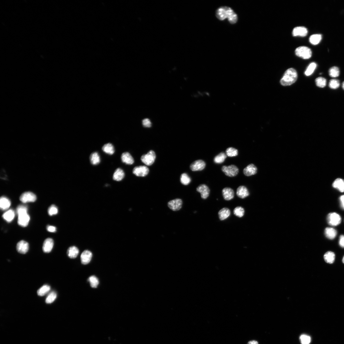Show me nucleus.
<instances>
[{
	"label": "nucleus",
	"instance_id": "1",
	"mask_svg": "<svg viewBox=\"0 0 344 344\" xmlns=\"http://www.w3.org/2000/svg\"><path fill=\"white\" fill-rule=\"evenodd\" d=\"M216 15L218 20L223 21L228 18L229 23L234 24L237 23L238 20V15L230 7L221 6L216 10Z\"/></svg>",
	"mask_w": 344,
	"mask_h": 344
},
{
	"label": "nucleus",
	"instance_id": "2",
	"mask_svg": "<svg viewBox=\"0 0 344 344\" xmlns=\"http://www.w3.org/2000/svg\"><path fill=\"white\" fill-rule=\"evenodd\" d=\"M298 78L297 73L293 68L287 69L284 72L280 83L282 86H289L294 83Z\"/></svg>",
	"mask_w": 344,
	"mask_h": 344
},
{
	"label": "nucleus",
	"instance_id": "3",
	"mask_svg": "<svg viewBox=\"0 0 344 344\" xmlns=\"http://www.w3.org/2000/svg\"><path fill=\"white\" fill-rule=\"evenodd\" d=\"M295 54L297 56L304 60H308L311 57L312 52L309 48L305 46L298 47L295 50Z\"/></svg>",
	"mask_w": 344,
	"mask_h": 344
},
{
	"label": "nucleus",
	"instance_id": "4",
	"mask_svg": "<svg viewBox=\"0 0 344 344\" xmlns=\"http://www.w3.org/2000/svg\"><path fill=\"white\" fill-rule=\"evenodd\" d=\"M221 170L226 175L231 177L236 176L239 172V169L234 165L223 166L222 167Z\"/></svg>",
	"mask_w": 344,
	"mask_h": 344
},
{
	"label": "nucleus",
	"instance_id": "5",
	"mask_svg": "<svg viewBox=\"0 0 344 344\" xmlns=\"http://www.w3.org/2000/svg\"><path fill=\"white\" fill-rule=\"evenodd\" d=\"M156 158V155L152 150L150 151L147 154L143 155L141 157V160L143 163L147 165H152Z\"/></svg>",
	"mask_w": 344,
	"mask_h": 344
},
{
	"label": "nucleus",
	"instance_id": "6",
	"mask_svg": "<svg viewBox=\"0 0 344 344\" xmlns=\"http://www.w3.org/2000/svg\"><path fill=\"white\" fill-rule=\"evenodd\" d=\"M327 220L329 225L332 226H337L341 223V218L337 213H332L328 214Z\"/></svg>",
	"mask_w": 344,
	"mask_h": 344
},
{
	"label": "nucleus",
	"instance_id": "7",
	"mask_svg": "<svg viewBox=\"0 0 344 344\" xmlns=\"http://www.w3.org/2000/svg\"><path fill=\"white\" fill-rule=\"evenodd\" d=\"M149 172V170L147 166H140L135 167L133 170V172L135 175L138 177H144L147 176Z\"/></svg>",
	"mask_w": 344,
	"mask_h": 344
},
{
	"label": "nucleus",
	"instance_id": "8",
	"mask_svg": "<svg viewBox=\"0 0 344 344\" xmlns=\"http://www.w3.org/2000/svg\"><path fill=\"white\" fill-rule=\"evenodd\" d=\"M18 223L20 226L26 227L28 225L30 220V217L27 212L20 213L18 214Z\"/></svg>",
	"mask_w": 344,
	"mask_h": 344
},
{
	"label": "nucleus",
	"instance_id": "9",
	"mask_svg": "<svg viewBox=\"0 0 344 344\" xmlns=\"http://www.w3.org/2000/svg\"><path fill=\"white\" fill-rule=\"evenodd\" d=\"M35 194L31 192H26L22 194L20 198V200L23 203L34 202L36 200Z\"/></svg>",
	"mask_w": 344,
	"mask_h": 344
},
{
	"label": "nucleus",
	"instance_id": "10",
	"mask_svg": "<svg viewBox=\"0 0 344 344\" xmlns=\"http://www.w3.org/2000/svg\"><path fill=\"white\" fill-rule=\"evenodd\" d=\"M206 166L205 162L202 160H196L193 162L190 166L192 171H201L204 169Z\"/></svg>",
	"mask_w": 344,
	"mask_h": 344
},
{
	"label": "nucleus",
	"instance_id": "11",
	"mask_svg": "<svg viewBox=\"0 0 344 344\" xmlns=\"http://www.w3.org/2000/svg\"><path fill=\"white\" fill-rule=\"evenodd\" d=\"M183 202L182 200L177 199L170 201L168 204L169 208L173 211H177L182 208Z\"/></svg>",
	"mask_w": 344,
	"mask_h": 344
},
{
	"label": "nucleus",
	"instance_id": "12",
	"mask_svg": "<svg viewBox=\"0 0 344 344\" xmlns=\"http://www.w3.org/2000/svg\"><path fill=\"white\" fill-rule=\"evenodd\" d=\"M197 191L200 193L201 198L206 199L209 197L210 190L208 186L205 184L200 185L196 189Z\"/></svg>",
	"mask_w": 344,
	"mask_h": 344
},
{
	"label": "nucleus",
	"instance_id": "13",
	"mask_svg": "<svg viewBox=\"0 0 344 344\" xmlns=\"http://www.w3.org/2000/svg\"><path fill=\"white\" fill-rule=\"evenodd\" d=\"M308 30L306 27L299 26L295 27L293 29L292 34L294 36L304 37L307 35Z\"/></svg>",
	"mask_w": 344,
	"mask_h": 344
},
{
	"label": "nucleus",
	"instance_id": "14",
	"mask_svg": "<svg viewBox=\"0 0 344 344\" xmlns=\"http://www.w3.org/2000/svg\"><path fill=\"white\" fill-rule=\"evenodd\" d=\"M92 255L90 251L85 250L81 255V261L83 265H86L89 263L92 257Z\"/></svg>",
	"mask_w": 344,
	"mask_h": 344
},
{
	"label": "nucleus",
	"instance_id": "15",
	"mask_svg": "<svg viewBox=\"0 0 344 344\" xmlns=\"http://www.w3.org/2000/svg\"><path fill=\"white\" fill-rule=\"evenodd\" d=\"M222 194L224 199L227 201L231 200L234 197V192L231 188H224L222 190Z\"/></svg>",
	"mask_w": 344,
	"mask_h": 344
},
{
	"label": "nucleus",
	"instance_id": "16",
	"mask_svg": "<svg viewBox=\"0 0 344 344\" xmlns=\"http://www.w3.org/2000/svg\"><path fill=\"white\" fill-rule=\"evenodd\" d=\"M16 249L18 253L22 254H25L28 250V243L22 240L17 243Z\"/></svg>",
	"mask_w": 344,
	"mask_h": 344
},
{
	"label": "nucleus",
	"instance_id": "17",
	"mask_svg": "<svg viewBox=\"0 0 344 344\" xmlns=\"http://www.w3.org/2000/svg\"><path fill=\"white\" fill-rule=\"evenodd\" d=\"M257 172V168L256 166L253 164L248 165L243 169L244 174L247 176H250L256 174Z\"/></svg>",
	"mask_w": 344,
	"mask_h": 344
},
{
	"label": "nucleus",
	"instance_id": "18",
	"mask_svg": "<svg viewBox=\"0 0 344 344\" xmlns=\"http://www.w3.org/2000/svg\"><path fill=\"white\" fill-rule=\"evenodd\" d=\"M236 195L239 198L243 199L248 196L250 193L246 187L240 186L237 189Z\"/></svg>",
	"mask_w": 344,
	"mask_h": 344
},
{
	"label": "nucleus",
	"instance_id": "19",
	"mask_svg": "<svg viewBox=\"0 0 344 344\" xmlns=\"http://www.w3.org/2000/svg\"><path fill=\"white\" fill-rule=\"evenodd\" d=\"M54 241L52 239L48 238L44 241L43 247V250L44 253H49L53 248Z\"/></svg>",
	"mask_w": 344,
	"mask_h": 344
},
{
	"label": "nucleus",
	"instance_id": "20",
	"mask_svg": "<svg viewBox=\"0 0 344 344\" xmlns=\"http://www.w3.org/2000/svg\"><path fill=\"white\" fill-rule=\"evenodd\" d=\"M121 160L124 163L128 165H131L134 163V158L128 152H125L122 154Z\"/></svg>",
	"mask_w": 344,
	"mask_h": 344
},
{
	"label": "nucleus",
	"instance_id": "21",
	"mask_svg": "<svg viewBox=\"0 0 344 344\" xmlns=\"http://www.w3.org/2000/svg\"><path fill=\"white\" fill-rule=\"evenodd\" d=\"M218 214L220 220L223 221L227 219L230 216L231 211L229 209L224 208L219 211Z\"/></svg>",
	"mask_w": 344,
	"mask_h": 344
},
{
	"label": "nucleus",
	"instance_id": "22",
	"mask_svg": "<svg viewBox=\"0 0 344 344\" xmlns=\"http://www.w3.org/2000/svg\"><path fill=\"white\" fill-rule=\"evenodd\" d=\"M324 233L325 236L329 239L331 240L334 239L337 235V231L334 228H327L325 229Z\"/></svg>",
	"mask_w": 344,
	"mask_h": 344
},
{
	"label": "nucleus",
	"instance_id": "23",
	"mask_svg": "<svg viewBox=\"0 0 344 344\" xmlns=\"http://www.w3.org/2000/svg\"><path fill=\"white\" fill-rule=\"evenodd\" d=\"M333 187L340 192H344V180L341 179H336L332 184Z\"/></svg>",
	"mask_w": 344,
	"mask_h": 344
},
{
	"label": "nucleus",
	"instance_id": "24",
	"mask_svg": "<svg viewBox=\"0 0 344 344\" xmlns=\"http://www.w3.org/2000/svg\"><path fill=\"white\" fill-rule=\"evenodd\" d=\"M11 205V202L6 197L2 196L0 199V207L2 210L8 209Z\"/></svg>",
	"mask_w": 344,
	"mask_h": 344
},
{
	"label": "nucleus",
	"instance_id": "25",
	"mask_svg": "<svg viewBox=\"0 0 344 344\" xmlns=\"http://www.w3.org/2000/svg\"><path fill=\"white\" fill-rule=\"evenodd\" d=\"M125 177V173L123 170L121 168L117 169L114 172L113 179L114 180L119 181L123 179Z\"/></svg>",
	"mask_w": 344,
	"mask_h": 344
},
{
	"label": "nucleus",
	"instance_id": "26",
	"mask_svg": "<svg viewBox=\"0 0 344 344\" xmlns=\"http://www.w3.org/2000/svg\"><path fill=\"white\" fill-rule=\"evenodd\" d=\"M79 253V250L77 248L74 246H72L69 248L67 251V254L68 256L71 258H76Z\"/></svg>",
	"mask_w": 344,
	"mask_h": 344
},
{
	"label": "nucleus",
	"instance_id": "27",
	"mask_svg": "<svg viewBox=\"0 0 344 344\" xmlns=\"http://www.w3.org/2000/svg\"><path fill=\"white\" fill-rule=\"evenodd\" d=\"M324 260L327 263L332 264L334 262L335 259V255L332 251H329L324 255Z\"/></svg>",
	"mask_w": 344,
	"mask_h": 344
},
{
	"label": "nucleus",
	"instance_id": "28",
	"mask_svg": "<svg viewBox=\"0 0 344 344\" xmlns=\"http://www.w3.org/2000/svg\"><path fill=\"white\" fill-rule=\"evenodd\" d=\"M2 217L7 222H11L14 219L15 213L14 211L10 209L4 213Z\"/></svg>",
	"mask_w": 344,
	"mask_h": 344
},
{
	"label": "nucleus",
	"instance_id": "29",
	"mask_svg": "<svg viewBox=\"0 0 344 344\" xmlns=\"http://www.w3.org/2000/svg\"><path fill=\"white\" fill-rule=\"evenodd\" d=\"M322 39V35L321 34H314L311 35L309 38V41L313 45H316L318 44Z\"/></svg>",
	"mask_w": 344,
	"mask_h": 344
},
{
	"label": "nucleus",
	"instance_id": "30",
	"mask_svg": "<svg viewBox=\"0 0 344 344\" xmlns=\"http://www.w3.org/2000/svg\"><path fill=\"white\" fill-rule=\"evenodd\" d=\"M90 159L91 163L94 165L99 164L101 161L100 157L97 152H94L91 154Z\"/></svg>",
	"mask_w": 344,
	"mask_h": 344
},
{
	"label": "nucleus",
	"instance_id": "31",
	"mask_svg": "<svg viewBox=\"0 0 344 344\" xmlns=\"http://www.w3.org/2000/svg\"><path fill=\"white\" fill-rule=\"evenodd\" d=\"M102 150L104 152L110 155H113L115 152L113 145L110 143L105 144L103 146Z\"/></svg>",
	"mask_w": 344,
	"mask_h": 344
},
{
	"label": "nucleus",
	"instance_id": "32",
	"mask_svg": "<svg viewBox=\"0 0 344 344\" xmlns=\"http://www.w3.org/2000/svg\"><path fill=\"white\" fill-rule=\"evenodd\" d=\"M227 157V155L224 152H221L214 157V162L215 163L220 164L223 163Z\"/></svg>",
	"mask_w": 344,
	"mask_h": 344
},
{
	"label": "nucleus",
	"instance_id": "33",
	"mask_svg": "<svg viewBox=\"0 0 344 344\" xmlns=\"http://www.w3.org/2000/svg\"><path fill=\"white\" fill-rule=\"evenodd\" d=\"M50 290V287L48 285H44L37 292L38 294L40 296L45 295Z\"/></svg>",
	"mask_w": 344,
	"mask_h": 344
},
{
	"label": "nucleus",
	"instance_id": "34",
	"mask_svg": "<svg viewBox=\"0 0 344 344\" xmlns=\"http://www.w3.org/2000/svg\"><path fill=\"white\" fill-rule=\"evenodd\" d=\"M233 213L236 216L241 218L245 215V210L241 206H237L234 209Z\"/></svg>",
	"mask_w": 344,
	"mask_h": 344
},
{
	"label": "nucleus",
	"instance_id": "35",
	"mask_svg": "<svg viewBox=\"0 0 344 344\" xmlns=\"http://www.w3.org/2000/svg\"><path fill=\"white\" fill-rule=\"evenodd\" d=\"M316 67L317 65L315 62L311 63L308 66L305 72V75L306 76L311 75L316 68Z\"/></svg>",
	"mask_w": 344,
	"mask_h": 344
},
{
	"label": "nucleus",
	"instance_id": "36",
	"mask_svg": "<svg viewBox=\"0 0 344 344\" xmlns=\"http://www.w3.org/2000/svg\"><path fill=\"white\" fill-rule=\"evenodd\" d=\"M226 153L228 157H234L238 156V150L233 147H229L226 151Z\"/></svg>",
	"mask_w": 344,
	"mask_h": 344
},
{
	"label": "nucleus",
	"instance_id": "37",
	"mask_svg": "<svg viewBox=\"0 0 344 344\" xmlns=\"http://www.w3.org/2000/svg\"><path fill=\"white\" fill-rule=\"evenodd\" d=\"M180 181L184 185H187L191 182V179L187 173H184L181 176Z\"/></svg>",
	"mask_w": 344,
	"mask_h": 344
},
{
	"label": "nucleus",
	"instance_id": "38",
	"mask_svg": "<svg viewBox=\"0 0 344 344\" xmlns=\"http://www.w3.org/2000/svg\"><path fill=\"white\" fill-rule=\"evenodd\" d=\"M88 281L89 282L91 287L93 288H97L99 283L98 279L94 276L90 277L89 278Z\"/></svg>",
	"mask_w": 344,
	"mask_h": 344
},
{
	"label": "nucleus",
	"instance_id": "39",
	"mask_svg": "<svg viewBox=\"0 0 344 344\" xmlns=\"http://www.w3.org/2000/svg\"><path fill=\"white\" fill-rule=\"evenodd\" d=\"M339 70L337 67H333L329 70V75L331 77H337L339 75Z\"/></svg>",
	"mask_w": 344,
	"mask_h": 344
},
{
	"label": "nucleus",
	"instance_id": "40",
	"mask_svg": "<svg viewBox=\"0 0 344 344\" xmlns=\"http://www.w3.org/2000/svg\"><path fill=\"white\" fill-rule=\"evenodd\" d=\"M316 82L317 87L323 88L326 86L327 81L326 79L323 77H320L316 79Z\"/></svg>",
	"mask_w": 344,
	"mask_h": 344
},
{
	"label": "nucleus",
	"instance_id": "41",
	"mask_svg": "<svg viewBox=\"0 0 344 344\" xmlns=\"http://www.w3.org/2000/svg\"><path fill=\"white\" fill-rule=\"evenodd\" d=\"M57 297V294L55 292H51L46 298V302L47 304H50L53 302Z\"/></svg>",
	"mask_w": 344,
	"mask_h": 344
},
{
	"label": "nucleus",
	"instance_id": "42",
	"mask_svg": "<svg viewBox=\"0 0 344 344\" xmlns=\"http://www.w3.org/2000/svg\"><path fill=\"white\" fill-rule=\"evenodd\" d=\"M301 344H309L311 341L310 336L305 334L301 335L299 337Z\"/></svg>",
	"mask_w": 344,
	"mask_h": 344
},
{
	"label": "nucleus",
	"instance_id": "43",
	"mask_svg": "<svg viewBox=\"0 0 344 344\" xmlns=\"http://www.w3.org/2000/svg\"><path fill=\"white\" fill-rule=\"evenodd\" d=\"M340 86L339 81L336 79H333L330 80L329 86L332 89H335L338 88Z\"/></svg>",
	"mask_w": 344,
	"mask_h": 344
},
{
	"label": "nucleus",
	"instance_id": "44",
	"mask_svg": "<svg viewBox=\"0 0 344 344\" xmlns=\"http://www.w3.org/2000/svg\"><path fill=\"white\" fill-rule=\"evenodd\" d=\"M48 212V213L50 216H52L57 213L58 212V209L56 206H55L54 205H52L49 208Z\"/></svg>",
	"mask_w": 344,
	"mask_h": 344
},
{
	"label": "nucleus",
	"instance_id": "45",
	"mask_svg": "<svg viewBox=\"0 0 344 344\" xmlns=\"http://www.w3.org/2000/svg\"><path fill=\"white\" fill-rule=\"evenodd\" d=\"M28 209L27 207L23 205H20L17 207L16 209V212L17 214L21 213L27 212Z\"/></svg>",
	"mask_w": 344,
	"mask_h": 344
},
{
	"label": "nucleus",
	"instance_id": "46",
	"mask_svg": "<svg viewBox=\"0 0 344 344\" xmlns=\"http://www.w3.org/2000/svg\"><path fill=\"white\" fill-rule=\"evenodd\" d=\"M142 123L143 126L146 128H150L151 126V122L149 119H147V118L143 120Z\"/></svg>",
	"mask_w": 344,
	"mask_h": 344
},
{
	"label": "nucleus",
	"instance_id": "47",
	"mask_svg": "<svg viewBox=\"0 0 344 344\" xmlns=\"http://www.w3.org/2000/svg\"><path fill=\"white\" fill-rule=\"evenodd\" d=\"M339 244L340 246L344 248V235H341L340 237Z\"/></svg>",
	"mask_w": 344,
	"mask_h": 344
},
{
	"label": "nucleus",
	"instance_id": "48",
	"mask_svg": "<svg viewBox=\"0 0 344 344\" xmlns=\"http://www.w3.org/2000/svg\"><path fill=\"white\" fill-rule=\"evenodd\" d=\"M48 231L51 232H55L56 231V228L55 227L51 226H48L47 228Z\"/></svg>",
	"mask_w": 344,
	"mask_h": 344
},
{
	"label": "nucleus",
	"instance_id": "49",
	"mask_svg": "<svg viewBox=\"0 0 344 344\" xmlns=\"http://www.w3.org/2000/svg\"><path fill=\"white\" fill-rule=\"evenodd\" d=\"M339 199L342 208L344 209V195L341 196Z\"/></svg>",
	"mask_w": 344,
	"mask_h": 344
},
{
	"label": "nucleus",
	"instance_id": "50",
	"mask_svg": "<svg viewBox=\"0 0 344 344\" xmlns=\"http://www.w3.org/2000/svg\"><path fill=\"white\" fill-rule=\"evenodd\" d=\"M247 344H258V342L255 340H252L249 341Z\"/></svg>",
	"mask_w": 344,
	"mask_h": 344
},
{
	"label": "nucleus",
	"instance_id": "51",
	"mask_svg": "<svg viewBox=\"0 0 344 344\" xmlns=\"http://www.w3.org/2000/svg\"><path fill=\"white\" fill-rule=\"evenodd\" d=\"M342 87L343 89L344 90V82L342 84Z\"/></svg>",
	"mask_w": 344,
	"mask_h": 344
},
{
	"label": "nucleus",
	"instance_id": "52",
	"mask_svg": "<svg viewBox=\"0 0 344 344\" xmlns=\"http://www.w3.org/2000/svg\"><path fill=\"white\" fill-rule=\"evenodd\" d=\"M342 262H343V263L344 264V256L343 258Z\"/></svg>",
	"mask_w": 344,
	"mask_h": 344
}]
</instances>
